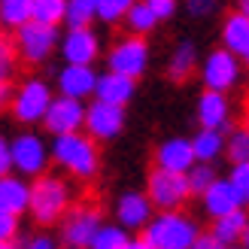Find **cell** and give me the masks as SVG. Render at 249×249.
<instances>
[{
    "mask_svg": "<svg viewBox=\"0 0 249 249\" xmlns=\"http://www.w3.org/2000/svg\"><path fill=\"white\" fill-rule=\"evenodd\" d=\"M97 140H91L89 134L73 131V134H58L49 155L55 164L70 170L76 179H94L97 167H101V155H97Z\"/></svg>",
    "mask_w": 249,
    "mask_h": 249,
    "instance_id": "1",
    "label": "cell"
},
{
    "mask_svg": "<svg viewBox=\"0 0 249 249\" xmlns=\"http://www.w3.org/2000/svg\"><path fill=\"white\" fill-rule=\"evenodd\" d=\"M70 210V185L55 177V173H40L34 177L31 182V204H28V213L34 216L36 225H58L64 213Z\"/></svg>",
    "mask_w": 249,
    "mask_h": 249,
    "instance_id": "2",
    "label": "cell"
},
{
    "mask_svg": "<svg viewBox=\"0 0 249 249\" xmlns=\"http://www.w3.org/2000/svg\"><path fill=\"white\" fill-rule=\"evenodd\" d=\"M197 234L201 228L195 225V219H189L179 210H161L143 228V240L152 243L155 249H192Z\"/></svg>",
    "mask_w": 249,
    "mask_h": 249,
    "instance_id": "3",
    "label": "cell"
},
{
    "mask_svg": "<svg viewBox=\"0 0 249 249\" xmlns=\"http://www.w3.org/2000/svg\"><path fill=\"white\" fill-rule=\"evenodd\" d=\"M146 195H149V201H152L155 210H179L192 197L189 177L177 173V170L152 167V173L146 179Z\"/></svg>",
    "mask_w": 249,
    "mask_h": 249,
    "instance_id": "4",
    "label": "cell"
},
{
    "mask_svg": "<svg viewBox=\"0 0 249 249\" xmlns=\"http://www.w3.org/2000/svg\"><path fill=\"white\" fill-rule=\"evenodd\" d=\"M101 225H104L101 207H94V204H76V207H70L67 213H64V219H61V243H64L67 249L89 246Z\"/></svg>",
    "mask_w": 249,
    "mask_h": 249,
    "instance_id": "5",
    "label": "cell"
},
{
    "mask_svg": "<svg viewBox=\"0 0 249 249\" xmlns=\"http://www.w3.org/2000/svg\"><path fill=\"white\" fill-rule=\"evenodd\" d=\"M16 52L24 64H43L52 55V49L58 43V31L52 24H40V21H28L16 31Z\"/></svg>",
    "mask_w": 249,
    "mask_h": 249,
    "instance_id": "6",
    "label": "cell"
},
{
    "mask_svg": "<svg viewBox=\"0 0 249 249\" xmlns=\"http://www.w3.org/2000/svg\"><path fill=\"white\" fill-rule=\"evenodd\" d=\"M107 67L113 73H122V76H131V79H140L146 67H149V46L143 36H122V40L109 49L107 55Z\"/></svg>",
    "mask_w": 249,
    "mask_h": 249,
    "instance_id": "7",
    "label": "cell"
},
{
    "mask_svg": "<svg viewBox=\"0 0 249 249\" xmlns=\"http://www.w3.org/2000/svg\"><path fill=\"white\" fill-rule=\"evenodd\" d=\"M49 104H52V91L43 79H28L18 91H12V101H9V109L16 122L21 124H36L43 122Z\"/></svg>",
    "mask_w": 249,
    "mask_h": 249,
    "instance_id": "8",
    "label": "cell"
},
{
    "mask_svg": "<svg viewBox=\"0 0 249 249\" xmlns=\"http://www.w3.org/2000/svg\"><path fill=\"white\" fill-rule=\"evenodd\" d=\"M49 146L43 143V137L36 134H18L9 143V161L12 170H18L21 177H40L49 167Z\"/></svg>",
    "mask_w": 249,
    "mask_h": 249,
    "instance_id": "9",
    "label": "cell"
},
{
    "mask_svg": "<svg viewBox=\"0 0 249 249\" xmlns=\"http://www.w3.org/2000/svg\"><path fill=\"white\" fill-rule=\"evenodd\" d=\"M201 79H204V89L228 94L240 79V58L231 55L228 49H213V52L204 58Z\"/></svg>",
    "mask_w": 249,
    "mask_h": 249,
    "instance_id": "10",
    "label": "cell"
},
{
    "mask_svg": "<svg viewBox=\"0 0 249 249\" xmlns=\"http://www.w3.org/2000/svg\"><path fill=\"white\" fill-rule=\"evenodd\" d=\"M43 124H46V131L52 134V137L82 131V124H85V107H82V101H76V97H64V94L52 97V104H49L46 116H43Z\"/></svg>",
    "mask_w": 249,
    "mask_h": 249,
    "instance_id": "11",
    "label": "cell"
},
{
    "mask_svg": "<svg viewBox=\"0 0 249 249\" xmlns=\"http://www.w3.org/2000/svg\"><path fill=\"white\" fill-rule=\"evenodd\" d=\"M82 128L91 140H113L124 128V107L94 101L91 107H85V124Z\"/></svg>",
    "mask_w": 249,
    "mask_h": 249,
    "instance_id": "12",
    "label": "cell"
},
{
    "mask_svg": "<svg viewBox=\"0 0 249 249\" xmlns=\"http://www.w3.org/2000/svg\"><path fill=\"white\" fill-rule=\"evenodd\" d=\"M61 55H64L67 64L91 67L101 55V40L91 28H67L64 40H61Z\"/></svg>",
    "mask_w": 249,
    "mask_h": 249,
    "instance_id": "13",
    "label": "cell"
},
{
    "mask_svg": "<svg viewBox=\"0 0 249 249\" xmlns=\"http://www.w3.org/2000/svg\"><path fill=\"white\" fill-rule=\"evenodd\" d=\"M152 201H149L146 192H124L116 204V219L124 231H137V228H146L149 219H152Z\"/></svg>",
    "mask_w": 249,
    "mask_h": 249,
    "instance_id": "14",
    "label": "cell"
},
{
    "mask_svg": "<svg viewBox=\"0 0 249 249\" xmlns=\"http://www.w3.org/2000/svg\"><path fill=\"white\" fill-rule=\"evenodd\" d=\"M195 164H197L195 149H192V140H185V137H170V140H164L155 149V167L189 173Z\"/></svg>",
    "mask_w": 249,
    "mask_h": 249,
    "instance_id": "15",
    "label": "cell"
},
{
    "mask_svg": "<svg viewBox=\"0 0 249 249\" xmlns=\"http://www.w3.org/2000/svg\"><path fill=\"white\" fill-rule=\"evenodd\" d=\"M197 122L201 128H216V131H231V107L228 97L222 91H210L204 89V94L197 97Z\"/></svg>",
    "mask_w": 249,
    "mask_h": 249,
    "instance_id": "16",
    "label": "cell"
},
{
    "mask_svg": "<svg viewBox=\"0 0 249 249\" xmlns=\"http://www.w3.org/2000/svg\"><path fill=\"white\" fill-rule=\"evenodd\" d=\"M94 85H97V73L94 67H85V64H67L64 70L58 73V91L64 97H91L94 94Z\"/></svg>",
    "mask_w": 249,
    "mask_h": 249,
    "instance_id": "17",
    "label": "cell"
},
{
    "mask_svg": "<svg viewBox=\"0 0 249 249\" xmlns=\"http://www.w3.org/2000/svg\"><path fill=\"white\" fill-rule=\"evenodd\" d=\"M137 91V79L131 76H122V73H101L94 85V97L104 104H113V107H128L131 97Z\"/></svg>",
    "mask_w": 249,
    "mask_h": 249,
    "instance_id": "18",
    "label": "cell"
},
{
    "mask_svg": "<svg viewBox=\"0 0 249 249\" xmlns=\"http://www.w3.org/2000/svg\"><path fill=\"white\" fill-rule=\"evenodd\" d=\"M28 204H31V182H24L21 177H12V173H3L0 177V210L21 216L28 213Z\"/></svg>",
    "mask_w": 249,
    "mask_h": 249,
    "instance_id": "19",
    "label": "cell"
},
{
    "mask_svg": "<svg viewBox=\"0 0 249 249\" xmlns=\"http://www.w3.org/2000/svg\"><path fill=\"white\" fill-rule=\"evenodd\" d=\"M222 49H228L237 58L249 55V18L237 9L228 12V18L222 21Z\"/></svg>",
    "mask_w": 249,
    "mask_h": 249,
    "instance_id": "20",
    "label": "cell"
},
{
    "mask_svg": "<svg viewBox=\"0 0 249 249\" xmlns=\"http://www.w3.org/2000/svg\"><path fill=\"white\" fill-rule=\"evenodd\" d=\"M201 197H204L207 216H213V219L228 216V213H234V210H240V201H237V195H234V189H231L228 179H216Z\"/></svg>",
    "mask_w": 249,
    "mask_h": 249,
    "instance_id": "21",
    "label": "cell"
},
{
    "mask_svg": "<svg viewBox=\"0 0 249 249\" xmlns=\"http://www.w3.org/2000/svg\"><path fill=\"white\" fill-rule=\"evenodd\" d=\"M197 70V49L192 40H182L167 61V79L170 82H185Z\"/></svg>",
    "mask_w": 249,
    "mask_h": 249,
    "instance_id": "22",
    "label": "cell"
},
{
    "mask_svg": "<svg viewBox=\"0 0 249 249\" xmlns=\"http://www.w3.org/2000/svg\"><path fill=\"white\" fill-rule=\"evenodd\" d=\"M246 222H249V213L240 207V210H234V213H228V216L213 219V228H210V234H213L222 246H234V243H240V234H243V228H246Z\"/></svg>",
    "mask_w": 249,
    "mask_h": 249,
    "instance_id": "23",
    "label": "cell"
},
{
    "mask_svg": "<svg viewBox=\"0 0 249 249\" xmlns=\"http://www.w3.org/2000/svg\"><path fill=\"white\" fill-rule=\"evenodd\" d=\"M192 149H195V158L201 164H213L225 152V134L216 131V128H201L192 137Z\"/></svg>",
    "mask_w": 249,
    "mask_h": 249,
    "instance_id": "24",
    "label": "cell"
},
{
    "mask_svg": "<svg viewBox=\"0 0 249 249\" xmlns=\"http://www.w3.org/2000/svg\"><path fill=\"white\" fill-rule=\"evenodd\" d=\"M124 28H128V34H134V36H146L149 31H155V24H158V18H155V12L146 6V0H137V3L124 12Z\"/></svg>",
    "mask_w": 249,
    "mask_h": 249,
    "instance_id": "25",
    "label": "cell"
},
{
    "mask_svg": "<svg viewBox=\"0 0 249 249\" xmlns=\"http://www.w3.org/2000/svg\"><path fill=\"white\" fill-rule=\"evenodd\" d=\"M64 12H67V0H31V21L40 24H64Z\"/></svg>",
    "mask_w": 249,
    "mask_h": 249,
    "instance_id": "26",
    "label": "cell"
},
{
    "mask_svg": "<svg viewBox=\"0 0 249 249\" xmlns=\"http://www.w3.org/2000/svg\"><path fill=\"white\" fill-rule=\"evenodd\" d=\"M31 21V0H0V24L9 31H18Z\"/></svg>",
    "mask_w": 249,
    "mask_h": 249,
    "instance_id": "27",
    "label": "cell"
},
{
    "mask_svg": "<svg viewBox=\"0 0 249 249\" xmlns=\"http://www.w3.org/2000/svg\"><path fill=\"white\" fill-rule=\"evenodd\" d=\"M97 18V0H67L64 24L67 28H89Z\"/></svg>",
    "mask_w": 249,
    "mask_h": 249,
    "instance_id": "28",
    "label": "cell"
},
{
    "mask_svg": "<svg viewBox=\"0 0 249 249\" xmlns=\"http://www.w3.org/2000/svg\"><path fill=\"white\" fill-rule=\"evenodd\" d=\"M128 240H131V234L116 222V225H101L97 228V234L91 237L89 249H124Z\"/></svg>",
    "mask_w": 249,
    "mask_h": 249,
    "instance_id": "29",
    "label": "cell"
},
{
    "mask_svg": "<svg viewBox=\"0 0 249 249\" xmlns=\"http://www.w3.org/2000/svg\"><path fill=\"white\" fill-rule=\"evenodd\" d=\"M225 155H228L231 164H246V161H249V131H246V128H234V131H228Z\"/></svg>",
    "mask_w": 249,
    "mask_h": 249,
    "instance_id": "30",
    "label": "cell"
},
{
    "mask_svg": "<svg viewBox=\"0 0 249 249\" xmlns=\"http://www.w3.org/2000/svg\"><path fill=\"white\" fill-rule=\"evenodd\" d=\"M16 64H18V52H16V43L0 31V85L12 79L16 73Z\"/></svg>",
    "mask_w": 249,
    "mask_h": 249,
    "instance_id": "31",
    "label": "cell"
},
{
    "mask_svg": "<svg viewBox=\"0 0 249 249\" xmlns=\"http://www.w3.org/2000/svg\"><path fill=\"white\" fill-rule=\"evenodd\" d=\"M185 177H189V189H192V195H204L210 185H213L219 177H216V167L213 164H201V161H197V164L185 173Z\"/></svg>",
    "mask_w": 249,
    "mask_h": 249,
    "instance_id": "32",
    "label": "cell"
},
{
    "mask_svg": "<svg viewBox=\"0 0 249 249\" xmlns=\"http://www.w3.org/2000/svg\"><path fill=\"white\" fill-rule=\"evenodd\" d=\"M228 182H231V189H234V195H237V201H240V207L246 210V207H249V161H246V164H231V173H228Z\"/></svg>",
    "mask_w": 249,
    "mask_h": 249,
    "instance_id": "33",
    "label": "cell"
},
{
    "mask_svg": "<svg viewBox=\"0 0 249 249\" xmlns=\"http://www.w3.org/2000/svg\"><path fill=\"white\" fill-rule=\"evenodd\" d=\"M137 0H97V18L107 21V24H116L124 18V12H128Z\"/></svg>",
    "mask_w": 249,
    "mask_h": 249,
    "instance_id": "34",
    "label": "cell"
},
{
    "mask_svg": "<svg viewBox=\"0 0 249 249\" xmlns=\"http://www.w3.org/2000/svg\"><path fill=\"white\" fill-rule=\"evenodd\" d=\"M219 6V0H185V12L195 18H207V16H213Z\"/></svg>",
    "mask_w": 249,
    "mask_h": 249,
    "instance_id": "35",
    "label": "cell"
},
{
    "mask_svg": "<svg viewBox=\"0 0 249 249\" xmlns=\"http://www.w3.org/2000/svg\"><path fill=\"white\" fill-rule=\"evenodd\" d=\"M16 249H58V240H52L49 234H34V237L16 240Z\"/></svg>",
    "mask_w": 249,
    "mask_h": 249,
    "instance_id": "36",
    "label": "cell"
},
{
    "mask_svg": "<svg viewBox=\"0 0 249 249\" xmlns=\"http://www.w3.org/2000/svg\"><path fill=\"white\" fill-rule=\"evenodd\" d=\"M18 237V216L0 210V240H16Z\"/></svg>",
    "mask_w": 249,
    "mask_h": 249,
    "instance_id": "37",
    "label": "cell"
},
{
    "mask_svg": "<svg viewBox=\"0 0 249 249\" xmlns=\"http://www.w3.org/2000/svg\"><path fill=\"white\" fill-rule=\"evenodd\" d=\"M146 6L155 12L158 21H164V18H170L173 12H177V0H146Z\"/></svg>",
    "mask_w": 249,
    "mask_h": 249,
    "instance_id": "38",
    "label": "cell"
},
{
    "mask_svg": "<svg viewBox=\"0 0 249 249\" xmlns=\"http://www.w3.org/2000/svg\"><path fill=\"white\" fill-rule=\"evenodd\" d=\"M192 249H225V246H222L210 231H204V234H197V240L192 243Z\"/></svg>",
    "mask_w": 249,
    "mask_h": 249,
    "instance_id": "39",
    "label": "cell"
},
{
    "mask_svg": "<svg viewBox=\"0 0 249 249\" xmlns=\"http://www.w3.org/2000/svg\"><path fill=\"white\" fill-rule=\"evenodd\" d=\"M12 170V161H9V143L3 140V137H0V177H3V173H9Z\"/></svg>",
    "mask_w": 249,
    "mask_h": 249,
    "instance_id": "40",
    "label": "cell"
},
{
    "mask_svg": "<svg viewBox=\"0 0 249 249\" xmlns=\"http://www.w3.org/2000/svg\"><path fill=\"white\" fill-rule=\"evenodd\" d=\"M9 101H12V89H9V82H3L0 85V113L9 107Z\"/></svg>",
    "mask_w": 249,
    "mask_h": 249,
    "instance_id": "41",
    "label": "cell"
},
{
    "mask_svg": "<svg viewBox=\"0 0 249 249\" xmlns=\"http://www.w3.org/2000/svg\"><path fill=\"white\" fill-rule=\"evenodd\" d=\"M124 249H155V246H152V243H146L143 237H131Z\"/></svg>",
    "mask_w": 249,
    "mask_h": 249,
    "instance_id": "42",
    "label": "cell"
},
{
    "mask_svg": "<svg viewBox=\"0 0 249 249\" xmlns=\"http://www.w3.org/2000/svg\"><path fill=\"white\" fill-rule=\"evenodd\" d=\"M240 246L249 249V222H246V228H243V234H240Z\"/></svg>",
    "mask_w": 249,
    "mask_h": 249,
    "instance_id": "43",
    "label": "cell"
},
{
    "mask_svg": "<svg viewBox=\"0 0 249 249\" xmlns=\"http://www.w3.org/2000/svg\"><path fill=\"white\" fill-rule=\"evenodd\" d=\"M237 12H243V16L249 18V0H237Z\"/></svg>",
    "mask_w": 249,
    "mask_h": 249,
    "instance_id": "44",
    "label": "cell"
},
{
    "mask_svg": "<svg viewBox=\"0 0 249 249\" xmlns=\"http://www.w3.org/2000/svg\"><path fill=\"white\" fill-rule=\"evenodd\" d=\"M0 249H16V240H0Z\"/></svg>",
    "mask_w": 249,
    "mask_h": 249,
    "instance_id": "45",
    "label": "cell"
},
{
    "mask_svg": "<svg viewBox=\"0 0 249 249\" xmlns=\"http://www.w3.org/2000/svg\"><path fill=\"white\" fill-rule=\"evenodd\" d=\"M243 128H246V131H249V109H246V122H243Z\"/></svg>",
    "mask_w": 249,
    "mask_h": 249,
    "instance_id": "46",
    "label": "cell"
},
{
    "mask_svg": "<svg viewBox=\"0 0 249 249\" xmlns=\"http://www.w3.org/2000/svg\"><path fill=\"white\" fill-rule=\"evenodd\" d=\"M225 249H243V246H240V243H234V246H225Z\"/></svg>",
    "mask_w": 249,
    "mask_h": 249,
    "instance_id": "47",
    "label": "cell"
},
{
    "mask_svg": "<svg viewBox=\"0 0 249 249\" xmlns=\"http://www.w3.org/2000/svg\"><path fill=\"white\" fill-rule=\"evenodd\" d=\"M243 61H246V64H249V55H246V58H243Z\"/></svg>",
    "mask_w": 249,
    "mask_h": 249,
    "instance_id": "48",
    "label": "cell"
},
{
    "mask_svg": "<svg viewBox=\"0 0 249 249\" xmlns=\"http://www.w3.org/2000/svg\"><path fill=\"white\" fill-rule=\"evenodd\" d=\"M79 249H89V246H79Z\"/></svg>",
    "mask_w": 249,
    "mask_h": 249,
    "instance_id": "49",
    "label": "cell"
}]
</instances>
